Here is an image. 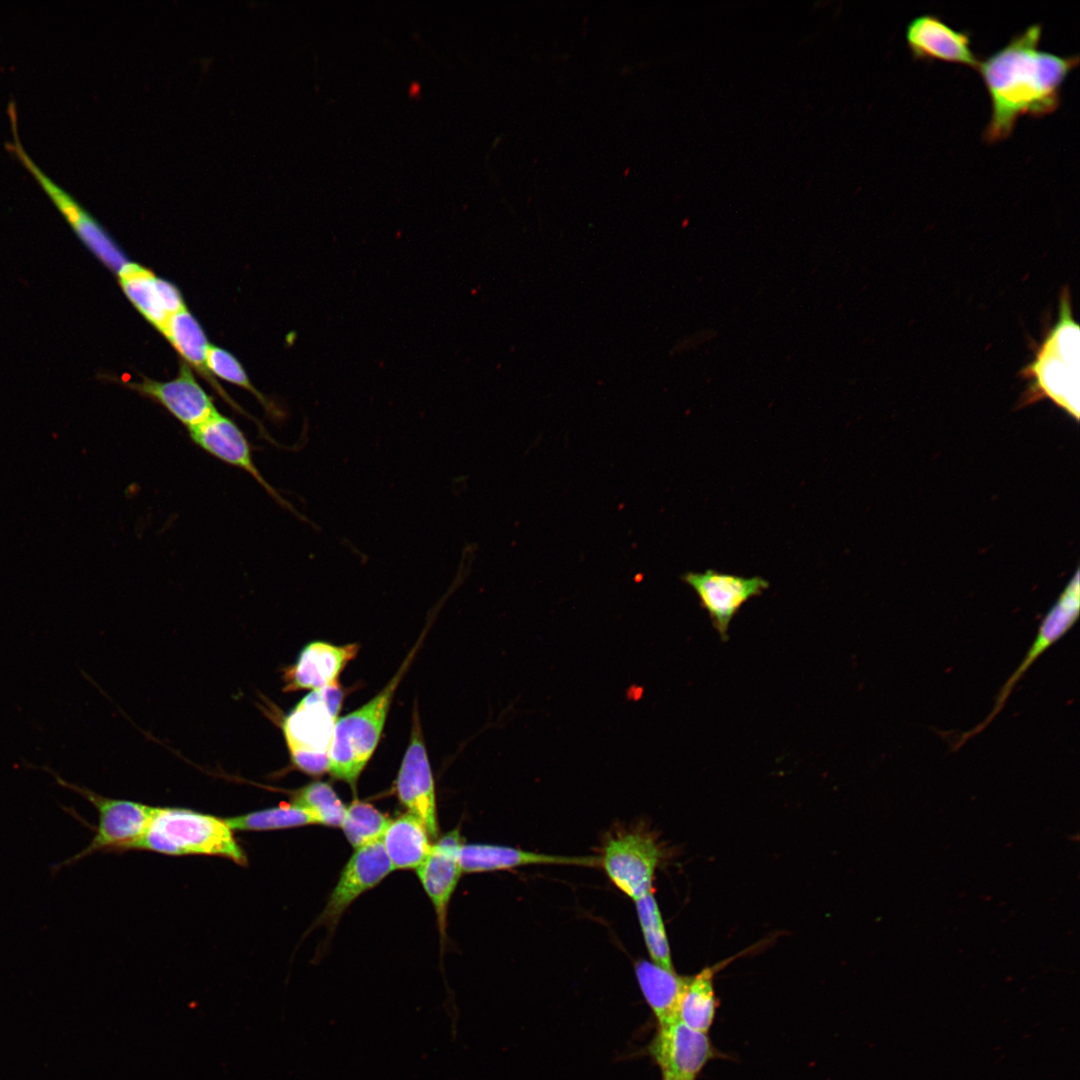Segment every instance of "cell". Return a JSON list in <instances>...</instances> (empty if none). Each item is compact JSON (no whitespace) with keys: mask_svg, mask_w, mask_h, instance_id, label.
<instances>
[{"mask_svg":"<svg viewBox=\"0 0 1080 1080\" xmlns=\"http://www.w3.org/2000/svg\"><path fill=\"white\" fill-rule=\"evenodd\" d=\"M1041 36L1042 26L1030 25L979 60L976 70L991 103V117L983 132L987 143L1008 138L1023 115L1042 117L1058 108L1062 85L1079 57L1040 49Z\"/></svg>","mask_w":1080,"mask_h":1080,"instance_id":"obj_1","label":"cell"},{"mask_svg":"<svg viewBox=\"0 0 1080 1080\" xmlns=\"http://www.w3.org/2000/svg\"><path fill=\"white\" fill-rule=\"evenodd\" d=\"M135 849L169 856H219L241 866L248 863L225 819L186 808L155 807Z\"/></svg>","mask_w":1080,"mask_h":1080,"instance_id":"obj_2","label":"cell"},{"mask_svg":"<svg viewBox=\"0 0 1080 1080\" xmlns=\"http://www.w3.org/2000/svg\"><path fill=\"white\" fill-rule=\"evenodd\" d=\"M1079 326L1071 313L1068 290H1063L1058 322L1042 343L1024 375L1033 387L1058 405L1079 416Z\"/></svg>","mask_w":1080,"mask_h":1080,"instance_id":"obj_3","label":"cell"},{"mask_svg":"<svg viewBox=\"0 0 1080 1080\" xmlns=\"http://www.w3.org/2000/svg\"><path fill=\"white\" fill-rule=\"evenodd\" d=\"M26 765L50 774L58 786L71 790L89 801L98 813L97 825L94 827L89 825L94 831L89 844L78 853L53 864L51 867L53 875L94 853L122 852L136 848L146 831L155 807L102 796L83 785L64 779L48 765L35 766L28 763Z\"/></svg>","mask_w":1080,"mask_h":1080,"instance_id":"obj_4","label":"cell"},{"mask_svg":"<svg viewBox=\"0 0 1080 1080\" xmlns=\"http://www.w3.org/2000/svg\"><path fill=\"white\" fill-rule=\"evenodd\" d=\"M412 655L375 697L336 720L329 749L328 771L355 788L381 737L394 692Z\"/></svg>","mask_w":1080,"mask_h":1080,"instance_id":"obj_5","label":"cell"},{"mask_svg":"<svg viewBox=\"0 0 1080 1080\" xmlns=\"http://www.w3.org/2000/svg\"><path fill=\"white\" fill-rule=\"evenodd\" d=\"M344 693L337 682L312 690L286 716L283 733L294 765L317 776L328 771L329 749Z\"/></svg>","mask_w":1080,"mask_h":1080,"instance_id":"obj_6","label":"cell"},{"mask_svg":"<svg viewBox=\"0 0 1080 1080\" xmlns=\"http://www.w3.org/2000/svg\"><path fill=\"white\" fill-rule=\"evenodd\" d=\"M663 851L647 832H625L609 838L600 863L609 880L633 901L653 892Z\"/></svg>","mask_w":1080,"mask_h":1080,"instance_id":"obj_7","label":"cell"},{"mask_svg":"<svg viewBox=\"0 0 1080 1080\" xmlns=\"http://www.w3.org/2000/svg\"><path fill=\"white\" fill-rule=\"evenodd\" d=\"M681 580L696 593L722 641L729 639L731 621L743 605L769 588V582L760 576L743 577L713 569L686 572Z\"/></svg>","mask_w":1080,"mask_h":1080,"instance_id":"obj_8","label":"cell"},{"mask_svg":"<svg viewBox=\"0 0 1080 1080\" xmlns=\"http://www.w3.org/2000/svg\"><path fill=\"white\" fill-rule=\"evenodd\" d=\"M9 118L13 133V141L8 145L10 150L35 177L82 240L106 265L120 272L129 263L124 254L100 225L66 191L50 179L27 154L18 137L17 115L10 114Z\"/></svg>","mask_w":1080,"mask_h":1080,"instance_id":"obj_9","label":"cell"},{"mask_svg":"<svg viewBox=\"0 0 1080 1080\" xmlns=\"http://www.w3.org/2000/svg\"><path fill=\"white\" fill-rule=\"evenodd\" d=\"M1079 613V584L1076 576L1061 594L1058 601L1043 618L1036 637L1018 667L1001 687L995 704L988 716L975 728L962 734L956 743L960 747L968 739L984 730L1004 707L1015 685L1033 663L1074 625Z\"/></svg>","mask_w":1080,"mask_h":1080,"instance_id":"obj_10","label":"cell"},{"mask_svg":"<svg viewBox=\"0 0 1080 1080\" xmlns=\"http://www.w3.org/2000/svg\"><path fill=\"white\" fill-rule=\"evenodd\" d=\"M396 791L408 813L422 822L430 838H437L439 828L434 781L417 715L399 769Z\"/></svg>","mask_w":1080,"mask_h":1080,"instance_id":"obj_11","label":"cell"},{"mask_svg":"<svg viewBox=\"0 0 1080 1080\" xmlns=\"http://www.w3.org/2000/svg\"><path fill=\"white\" fill-rule=\"evenodd\" d=\"M650 1051L664 1078L694 1080L712 1057L706 1032L692 1029L676 1019L659 1025Z\"/></svg>","mask_w":1080,"mask_h":1080,"instance_id":"obj_12","label":"cell"},{"mask_svg":"<svg viewBox=\"0 0 1080 1080\" xmlns=\"http://www.w3.org/2000/svg\"><path fill=\"white\" fill-rule=\"evenodd\" d=\"M393 870L381 840L356 848L330 894L320 923L335 925L357 897L376 886Z\"/></svg>","mask_w":1080,"mask_h":1080,"instance_id":"obj_13","label":"cell"},{"mask_svg":"<svg viewBox=\"0 0 1080 1080\" xmlns=\"http://www.w3.org/2000/svg\"><path fill=\"white\" fill-rule=\"evenodd\" d=\"M905 39L917 60H939L974 69L980 60L971 48L970 33L953 29L936 15L913 18L906 27Z\"/></svg>","mask_w":1080,"mask_h":1080,"instance_id":"obj_14","label":"cell"},{"mask_svg":"<svg viewBox=\"0 0 1080 1080\" xmlns=\"http://www.w3.org/2000/svg\"><path fill=\"white\" fill-rule=\"evenodd\" d=\"M464 844L459 829L443 835L417 868L418 878L430 898L437 916L441 937H445L447 911L462 869L459 850Z\"/></svg>","mask_w":1080,"mask_h":1080,"instance_id":"obj_15","label":"cell"},{"mask_svg":"<svg viewBox=\"0 0 1080 1080\" xmlns=\"http://www.w3.org/2000/svg\"><path fill=\"white\" fill-rule=\"evenodd\" d=\"M131 387L159 402L188 429L218 412L212 399L196 381L186 364L181 365L178 376L173 380L158 382L144 379Z\"/></svg>","mask_w":1080,"mask_h":1080,"instance_id":"obj_16","label":"cell"},{"mask_svg":"<svg viewBox=\"0 0 1080 1080\" xmlns=\"http://www.w3.org/2000/svg\"><path fill=\"white\" fill-rule=\"evenodd\" d=\"M118 274L129 300L161 332L170 316L185 308L176 287L147 269L129 262Z\"/></svg>","mask_w":1080,"mask_h":1080,"instance_id":"obj_17","label":"cell"},{"mask_svg":"<svg viewBox=\"0 0 1080 1080\" xmlns=\"http://www.w3.org/2000/svg\"><path fill=\"white\" fill-rule=\"evenodd\" d=\"M188 431L192 441L204 451L249 473L268 492L275 495L256 467L247 438L231 419L217 412Z\"/></svg>","mask_w":1080,"mask_h":1080,"instance_id":"obj_18","label":"cell"},{"mask_svg":"<svg viewBox=\"0 0 1080 1080\" xmlns=\"http://www.w3.org/2000/svg\"><path fill=\"white\" fill-rule=\"evenodd\" d=\"M357 644L336 646L326 642H311L299 654L294 665L284 674L285 690H317L337 682L340 672L358 653Z\"/></svg>","mask_w":1080,"mask_h":1080,"instance_id":"obj_19","label":"cell"},{"mask_svg":"<svg viewBox=\"0 0 1080 1080\" xmlns=\"http://www.w3.org/2000/svg\"><path fill=\"white\" fill-rule=\"evenodd\" d=\"M459 862L462 872L479 873L535 864L593 866L597 859L544 854L504 845L471 843L461 846Z\"/></svg>","mask_w":1080,"mask_h":1080,"instance_id":"obj_20","label":"cell"},{"mask_svg":"<svg viewBox=\"0 0 1080 1080\" xmlns=\"http://www.w3.org/2000/svg\"><path fill=\"white\" fill-rule=\"evenodd\" d=\"M635 974L659 1025L678 1019V1006L691 977L677 975L647 960L635 964Z\"/></svg>","mask_w":1080,"mask_h":1080,"instance_id":"obj_21","label":"cell"},{"mask_svg":"<svg viewBox=\"0 0 1080 1080\" xmlns=\"http://www.w3.org/2000/svg\"><path fill=\"white\" fill-rule=\"evenodd\" d=\"M381 842L394 870L417 869L432 848L426 828L409 813L390 820Z\"/></svg>","mask_w":1080,"mask_h":1080,"instance_id":"obj_22","label":"cell"},{"mask_svg":"<svg viewBox=\"0 0 1080 1080\" xmlns=\"http://www.w3.org/2000/svg\"><path fill=\"white\" fill-rule=\"evenodd\" d=\"M715 969L706 967L691 977L678 1006V1019L688 1027L706 1032L715 1015L716 998L713 986Z\"/></svg>","mask_w":1080,"mask_h":1080,"instance_id":"obj_23","label":"cell"},{"mask_svg":"<svg viewBox=\"0 0 1080 1080\" xmlns=\"http://www.w3.org/2000/svg\"><path fill=\"white\" fill-rule=\"evenodd\" d=\"M162 333L187 362L204 375L208 374L206 355L210 345L202 328L186 308L170 316Z\"/></svg>","mask_w":1080,"mask_h":1080,"instance_id":"obj_24","label":"cell"},{"mask_svg":"<svg viewBox=\"0 0 1080 1080\" xmlns=\"http://www.w3.org/2000/svg\"><path fill=\"white\" fill-rule=\"evenodd\" d=\"M645 947L654 964L674 971L669 941L657 900L650 892L634 901Z\"/></svg>","mask_w":1080,"mask_h":1080,"instance_id":"obj_25","label":"cell"},{"mask_svg":"<svg viewBox=\"0 0 1080 1080\" xmlns=\"http://www.w3.org/2000/svg\"><path fill=\"white\" fill-rule=\"evenodd\" d=\"M233 831H270L315 824L313 817L302 807L282 804L225 818Z\"/></svg>","mask_w":1080,"mask_h":1080,"instance_id":"obj_26","label":"cell"},{"mask_svg":"<svg viewBox=\"0 0 1080 1080\" xmlns=\"http://www.w3.org/2000/svg\"><path fill=\"white\" fill-rule=\"evenodd\" d=\"M292 800L313 817L315 824L341 827L347 807L328 783L312 782L295 791Z\"/></svg>","mask_w":1080,"mask_h":1080,"instance_id":"obj_27","label":"cell"},{"mask_svg":"<svg viewBox=\"0 0 1080 1080\" xmlns=\"http://www.w3.org/2000/svg\"><path fill=\"white\" fill-rule=\"evenodd\" d=\"M390 819L373 805L355 800L347 808L342 829L349 843L356 849L381 840Z\"/></svg>","mask_w":1080,"mask_h":1080,"instance_id":"obj_28","label":"cell"},{"mask_svg":"<svg viewBox=\"0 0 1080 1080\" xmlns=\"http://www.w3.org/2000/svg\"><path fill=\"white\" fill-rule=\"evenodd\" d=\"M206 368L216 376L248 389L254 393L260 401L265 403L262 396L251 385L238 360L226 350L210 345L206 355Z\"/></svg>","mask_w":1080,"mask_h":1080,"instance_id":"obj_29","label":"cell"},{"mask_svg":"<svg viewBox=\"0 0 1080 1080\" xmlns=\"http://www.w3.org/2000/svg\"><path fill=\"white\" fill-rule=\"evenodd\" d=\"M664 1080H676V1079L664 1078Z\"/></svg>","mask_w":1080,"mask_h":1080,"instance_id":"obj_30","label":"cell"}]
</instances>
